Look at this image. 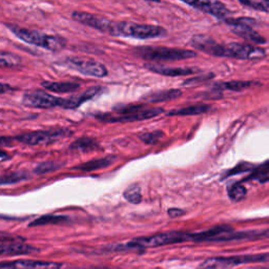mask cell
<instances>
[{
  "label": "cell",
  "mask_w": 269,
  "mask_h": 269,
  "mask_svg": "<svg viewBox=\"0 0 269 269\" xmlns=\"http://www.w3.org/2000/svg\"><path fill=\"white\" fill-rule=\"evenodd\" d=\"M123 197L126 201L132 204H139L142 201V195H141V188L137 184H133L125 189L123 193Z\"/></svg>",
  "instance_id": "29"
},
{
  "label": "cell",
  "mask_w": 269,
  "mask_h": 269,
  "mask_svg": "<svg viewBox=\"0 0 269 269\" xmlns=\"http://www.w3.org/2000/svg\"><path fill=\"white\" fill-rule=\"evenodd\" d=\"M146 1H153V2H160L161 0H146Z\"/></svg>",
  "instance_id": "41"
},
{
  "label": "cell",
  "mask_w": 269,
  "mask_h": 269,
  "mask_svg": "<svg viewBox=\"0 0 269 269\" xmlns=\"http://www.w3.org/2000/svg\"><path fill=\"white\" fill-rule=\"evenodd\" d=\"M256 84L254 81H241V80H234V81H227L218 83L214 86L215 89H219V91H223V89H227V91L233 92H241L246 88L252 87Z\"/></svg>",
  "instance_id": "23"
},
{
  "label": "cell",
  "mask_w": 269,
  "mask_h": 269,
  "mask_svg": "<svg viewBox=\"0 0 269 269\" xmlns=\"http://www.w3.org/2000/svg\"><path fill=\"white\" fill-rule=\"evenodd\" d=\"M71 149H74V151H79L82 153H88V152H93L95 149L99 148V145L97 141H95L92 138H80L76 140L75 142L72 143Z\"/></svg>",
  "instance_id": "25"
},
{
  "label": "cell",
  "mask_w": 269,
  "mask_h": 269,
  "mask_svg": "<svg viewBox=\"0 0 269 269\" xmlns=\"http://www.w3.org/2000/svg\"><path fill=\"white\" fill-rule=\"evenodd\" d=\"M42 86L49 92L53 93H74L80 88V84L74 82H54V81H44Z\"/></svg>",
  "instance_id": "20"
},
{
  "label": "cell",
  "mask_w": 269,
  "mask_h": 269,
  "mask_svg": "<svg viewBox=\"0 0 269 269\" xmlns=\"http://www.w3.org/2000/svg\"><path fill=\"white\" fill-rule=\"evenodd\" d=\"M136 54L149 61H178L196 57L194 51L165 46H143L136 49Z\"/></svg>",
  "instance_id": "5"
},
{
  "label": "cell",
  "mask_w": 269,
  "mask_h": 269,
  "mask_svg": "<svg viewBox=\"0 0 269 269\" xmlns=\"http://www.w3.org/2000/svg\"><path fill=\"white\" fill-rule=\"evenodd\" d=\"M109 35L131 37L136 39H154L166 36V29L162 26L153 24H139L134 22H115L112 21Z\"/></svg>",
  "instance_id": "3"
},
{
  "label": "cell",
  "mask_w": 269,
  "mask_h": 269,
  "mask_svg": "<svg viewBox=\"0 0 269 269\" xmlns=\"http://www.w3.org/2000/svg\"><path fill=\"white\" fill-rule=\"evenodd\" d=\"M212 109V106L208 104H195L191 106L182 107L179 109H173L169 113H167V116H196L201 115L209 112Z\"/></svg>",
  "instance_id": "21"
},
{
  "label": "cell",
  "mask_w": 269,
  "mask_h": 269,
  "mask_svg": "<svg viewBox=\"0 0 269 269\" xmlns=\"http://www.w3.org/2000/svg\"><path fill=\"white\" fill-rule=\"evenodd\" d=\"M68 217L66 216H54V215H46L40 218L36 219L33 222L29 223V227H37V226H44L49 224H62L68 221Z\"/></svg>",
  "instance_id": "24"
},
{
  "label": "cell",
  "mask_w": 269,
  "mask_h": 269,
  "mask_svg": "<svg viewBox=\"0 0 269 269\" xmlns=\"http://www.w3.org/2000/svg\"><path fill=\"white\" fill-rule=\"evenodd\" d=\"M242 5L268 13L269 0H238Z\"/></svg>",
  "instance_id": "32"
},
{
  "label": "cell",
  "mask_w": 269,
  "mask_h": 269,
  "mask_svg": "<svg viewBox=\"0 0 269 269\" xmlns=\"http://www.w3.org/2000/svg\"><path fill=\"white\" fill-rule=\"evenodd\" d=\"M64 98L56 97L44 92H29L23 95L22 103L28 107L54 108L62 107Z\"/></svg>",
  "instance_id": "11"
},
{
  "label": "cell",
  "mask_w": 269,
  "mask_h": 269,
  "mask_svg": "<svg viewBox=\"0 0 269 269\" xmlns=\"http://www.w3.org/2000/svg\"><path fill=\"white\" fill-rule=\"evenodd\" d=\"M164 137V133L162 131H154L149 133H144L139 135V138L146 144H156Z\"/></svg>",
  "instance_id": "33"
},
{
  "label": "cell",
  "mask_w": 269,
  "mask_h": 269,
  "mask_svg": "<svg viewBox=\"0 0 269 269\" xmlns=\"http://www.w3.org/2000/svg\"><path fill=\"white\" fill-rule=\"evenodd\" d=\"M145 67L151 72L156 74H160L167 77H181L193 75L195 73L200 72L199 68L194 67H171L165 65H157V64H145Z\"/></svg>",
  "instance_id": "16"
},
{
  "label": "cell",
  "mask_w": 269,
  "mask_h": 269,
  "mask_svg": "<svg viewBox=\"0 0 269 269\" xmlns=\"http://www.w3.org/2000/svg\"><path fill=\"white\" fill-rule=\"evenodd\" d=\"M38 252V248L21 243L20 241L3 242V244H0V256H25Z\"/></svg>",
  "instance_id": "15"
},
{
  "label": "cell",
  "mask_w": 269,
  "mask_h": 269,
  "mask_svg": "<svg viewBox=\"0 0 269 269\" xmlns=\"http://www.w3.org/2000/svg\"><path fill=\"white\" fill-rule=\"evenodd\" d=\"M21 58L14 53L0 52V66L1 67H16L21 64Z\"/></svg>",
  "instance_id": "28"
},
{
  "label": "cell",
  "mask_w": 269,
  "mask_h": 269,
  "mask_svg": "<svg viewBox=\"0 0 269 269\" xmlns=\"http://www.w3.org/2000/svg\"><path fill=\"white\" fill-rule=\"evenodd\" d=\"M255 167L254 164H251V163H247V162H243V163H240L237 167H235L233 171H231L228 173V176H232V175H235V174H240V173H243V172H248V171H252V169Z\"/></svg>",
  "instance_id": "34"
},
{
  "label": "cell",
  "mask_w": 269,
  "mask_h": 269,
  "mask_svg": "<svg viewBox=\"0 0 269 269\" xmlns=\"http://www.w3.org/2000/svg\"><path fill=\"white\" fill-rule=\"evenodd\" d=\"M61 167V164H59L57 162H54V161H45V162H42L39 165H37L34 169V173L36 175H45L47 173H51V172H54V171H57V169H60Z\"/></svg>",
  "instance_id": "31"
},
{
  "label": "cell",
  "mask_w": 269,
  "mask_h": 269,
  "mask_svg": "<svg viewBox=\"0 0 269 269\" xmlns=\"http://www.w3.org/2000/svg\"><path fill=\"white\" fill-rule=\"evenodd\" d=\"M180 1H182V2H184V3H186V4H188V5H191V6H196L197 5V3L199 2V0H180Z\"/></svg>",
  "instance_id": "39"
},
{
  "label": "cell",
  "mask_w": 269,
  "mask_h": 269,
  "mask_svg": "<svg viewBox=\"0 0 269 269\" xmlns=\"http://www.w3.org/2000/svg\"><path fill=\"white\" fill-rule=\"evenodd\" d=\"M191 44L205 54L223 57L224 56V45L218 43L213 38L206 35H196L192 38Z\"/></svg>",
  "instance_id": "13"
},
{
  "label": "cell",
  "mask_w": 269,
  "mask_h": 269,
  "mask_svg": "<svg viewBox=\"0 0 269 269\" xmlns=\"http://www.w3.org/2000/svg\"><path fill=\"white\" fill-rule=\"evenodd\" d=\"M72 17L77 22L82 23L89 27H93L97 29V31H100L102 33L108 34L109 28H111L112 25V20H109V19L96 16L86 12H78V11L74 12L72 14Z\"/></svg>",
  "instance_id": "12"
},
{
  "label": "cell",
  "mask_w": 269,
  "mask_h": 269,
  "mask_svg": "<svg viewBox=\"0 0 269 269\" xmlns=\"http://www.w3.org/2000/svg\"><path fill=\"white\" fill-rule=\"evenodd\" d=\"M195 7L218 19H225L226 16L231 13L222 2L216 1V0H199Z\"/></svg>",
  "instance_id": "17"
},
{
  "label": "cell",
  "mask_w": 269,
  "mask_h": 269,
  "mask_svg": "<svg viewBox=\"0 0 269 269\" xmlns=\"http://www.w3.org/2000/svg\"><path fill=\"white\" fill-rule=\"evenodd\" d=\"M182 92L180 89H167V91H162V92H158L155 94H151L144 99L148 102H153V103H158V102H164V101H169L173 100V99L181 97Z\"/></svg>",
  "instance_id": "22"
},
{
  "label": "cell",
  "mask_w": 269,
  "mask_h": 269,
  "mask_svg": "<svg viewBox=\"0 0 269 269\" xmlns=\"http://www.w3.org/2000/svg\"><path fill=\"white\" fill-rule=\"evenodd\" d=\"M225 22L232 26V31L238 35L239 37H241L245 40H248L254 43L258 44H265L266 39L256 32L253 28L254 25L257 24L255 19L252 18H225Z\"/></svg>",
  "instance_id": "7"
},
{
  "label": "cell",
  "mask_w": 269,
  "mask_h": 269,
  "mask_svg": "<svg viewBox=\"0 0 269 269\" xmlns=\"http://www.w3.org/2000/svg\"><path fill=\"white\" fill-rule=\"evenodd\" d=\"M12 91H13V87L11 85L5 84V83H0V95L6 94V93L12 92Z\"/></svg>",
  "instance_id": "38"
},
{
  "label": "cell",
  "mask_w": 269,
  "mask_h": 269,
  "mask_svg": "<svg viewBox=\"0 0 269 269\" xmlns=\"http://www.w3.org/2000/svg\"><path fill=\"white\" fill-rule=\"evenodd\" d=\"M268 262V254L246 255L233 257H217L207 259L205 262L199 265L201 268H232L243 264L266 263Z\"/></svg>",
  "instance_id": "6"
},
{
  "label": "cell",
  "mask_w": 269,
  "mask_h": 269,
  "mask_svg": "<svg viewBox=\"0 0 269 269\" xmlns=\"http://www.w3.org/2000/svg\"><path fill=\"white\" fill-rule=\"evenodd\" d=\"M61 264L44 262V261H33V260H18L13 262H1L0 268H59Z\"/></svg>",
  "instance_id": "18"
},
{
  "label": "cell",
  "mask_w": 269,
  "mask_h": 269,
  "mask_svg": "<svg viewBox=\"0 0 269 269\" xmlns=\"http://www.w3.org/2000/svg\"><path fill=\"white\" fill-rule=\"evenodd\" d=\"M0 157H4V158H5V157H7V156H6V154H5V153H3V152H0Z\"/></svg>",
  "instance_id": "40"
},
{
  "label": "cell",
  "mask_w": 269,
  "mask_h": 269,
  "mask_svg": "<svg viewBox=\"0 0 269 269\" xmlns=\"http://www.w3.org/2000/svg\"><path fill=\"white\" fill-rule=\"evenodd\" d=\"M22 240H23V238L21 237L0 232V242H13V241H22Z\"/></svg>",
  "instance_id": "35"
},
{
  "label": "cell",
  "mask_w": 269,
  "mask_h": 269,
  "mask_svg": "<svg viewBox=\"0 0 269 269\" xmlns=\"http://www.w3.org/2000/svg\"><path fill=\"white\" fill-rule=\"evenodd\" d=\"M256 167V166H255ZM253 168V174L249 175L245 180H257L261 183L268 182V161L266 160L262 165Z\"/></svg>",
  "instance_id": "27"
},
{
  "label": "cell",
  "mask_w": 269,
  "mask_h": 269,
  "mask_svg": "<svg viewBox=\"0 0 269 269\" xmlns=\"http://www.w3.org/2000/svg\"><path fill=\"white\" fill-rule=\"evenodd\" d=\"M247 189L244 185L237 184L228 188V196L234 202H240L246 197Z\"/></svg>",
  "instance_id": "30"
},
{
  "label": "cell",
  "mask_w": 269,
  "mask_h": 269,
  "mask_svg": "<svg viewBox=\"0 0 269 269\" xmlns=\"http://www.w3.org/2000/svg\"><path fill=\"white\" fill-rule=\"evenodd\" d=\"M29 175L26 172H14L0 176V185L16 184L27 180Z\"/></svg>",
  "instance_id": "26"
},
{
  "label": "cell",
  "mask_w": 269,
  "mask_h": 269,
  "mask_svg": "<svg viewBox=\"0 0 269 269\" xmlns=\"http://www.w3.org/2000/svg\"><path fill=\"white\" fill-rule=\"evenodd\" d=\"M15 139L11 137H1L0 136V146H9L12 145Z\"/></svg>",
  "instance_id": "37"
},
{
  "label": "cell",
  "mask_w": 269,
  "mask_h": 269,
  "mask_svg": "<svg viewBox=\"0 0 269 269\" xmlns=\"http://www.w3.org/2000/svg\"><path fill=\"white\" fill-rule=\"evenodd\" d=\"M115 113L117 115H98L97 119L106 123H127L142 121L163 114V108H146L145 105L142 104H133L118 107L115 109Z\"/></svg>",
  "instance_id": "2"
},
{
  "label": "cell",
  "mask_w": 269,
  "mask_h": 269,
  "mask_svg": "<svg viewBox=\"0 0 269 269\" xmlns=\"http://www.w3.org/2000/svg\"><path fill=\"white\" fill-rule=\"evenodd\" d=\"M265 55H266V52L264 48L254 46L247 43L233 42V43L224 45L223 57L253 60V59H260L262 57H265Z\"/></svg>",
  "instance_id": "10"
},
{
  "label": "cell",
  "mask_w": 269,
  "mask_h": 269,
  "mask_svg": "<svg viewBox=\"0 0 269 269\" xmlns=\"http://www.w3.org/2000/svg\"><path fill=\"white\" fill-rule=\"evenodd\" d=\"M103 88L101 86H94L86 89V91L82 94L74 95L68 98H64V101L62 104V108L65 109H75L78 108L80 105H82L84 102L92 100V99L96 98L98 95H100Z\"/></svg>",
  "instance_id": "14"
},
{
  "label": "cell",
  "mask_w": 269,
  "mask_h": 269,
  "mask_svg": "<svg viewBox=\"0 0 269 269\" xmlns=\"http://www.w3.org/2000/svg\"><path fill=\"white\" fill-rule=\"evenodd\" d=\"M65 63L69 67L76 69L77 72L85 76L103 78L108 73L107 68L105 67L104 64L95 61L93 60V59L72 57V58H66Z\"/></svg>",
  "instance_id": "9"
},
{
  "label": "cell",
  "mask_w": 269,
  "mask_h": 269,
  "mask_svg": "<svg viewBox=\"0 0 269 269\" xmlns=\"http://www.w3.org/2000/svg\"><path fill=\"white\" fill-rule=\"evenodd\" d=\"M116 161L115 156H107L101 159H95V160H91L85 163H81L77 166H75L73 169L76 171H82V172H93L98 171V169H102L105 167H108L112 165Z\"/></svg>",
  "instance_id": "19"
},
{
  "label": "cell",
  "mask_w": 269,
  "mask_h": 269,
  "mask_svg": "<svg viewBox=\"0 0 269 269\" xmlns=\"http://www.w3.org/2000/svg\"><path fill=\"white\" fill-rule=\"evenodd\" d=\"M69 133L71 132L65 128H53L46 129V131H36L19 135L15 138V140L27 145L48 144L64 138Z\"/></svg>",
  "instance_id": "8"
},
{
  "label": "cell",
  "mask_w": 269,
  "mask_h": 269,
  "mask_svg": "<svg viewBox=\"0 0 269 269\" xmlns=\"http://www.w3.org/2000/svg\"><path fill=\"white\" fill-rule=\"evenodd\" d=\"M184 214H185V211H183V209H180V208H169L167 211V215L171 218L181 217Z\"/></svg>",
  "instance_id": "36"
},
{
  "label": "cell",
  "mask_w": 269,
  "mask_h": 269,
  "mask_svg": "<svg viewBox=\"0 0 269 269\" xmlns=\"http://www.w3.org/2000/svg\"><path fill=\"white\" fill-rule=\"evenodd\" d=\"M8 27L13 32V34H15V36H17L20 40L29 44L48 49V51H60V49L64 48L66 44L65 39H63L62 37L47 35L41 32L32 31V29L19 27L16 25H8Z\"/></svg>",
  "instance_id": "4"
},
{
  "label": "cell",
  "mask_w": 269,
  "mask_h": 269,
  "mask_svg": "<svg viewBox=\"0 0 269 269\" xmlns=\"http://www.w3.org/2000/svg\"><path fill=\"white\" fill-rule=\"evenodd\" d=\"M187 241H192V233L166 232L149 237L134 239V240L125 244L118 245L116 247V251H128V249H139V251H141V249L145 248H153Z\"/></svg>",
  "instance_id": "1"
}]
</instances>
